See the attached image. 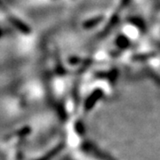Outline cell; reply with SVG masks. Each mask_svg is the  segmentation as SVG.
Segmentation results:
<instances>
[{"label": "cell", "mask_w": 160, "mask_h": 160, "mask_svg": "<svg viewBox=\"0 0 160 160\" xmlns=\"http://www.w3.org/2000/svg\"><path fill=\"white\" fill-rule=\"evenodd\" d=\"M61 146H58V147H55L54 149H52V150H51L50 152H48L47 154L45 155L44 157H42V158H40L38 160H51L55 155L57 154L58 152L61 150Z\"/></svg>", "instance_id": "6da1fadb"}]
</instances>
